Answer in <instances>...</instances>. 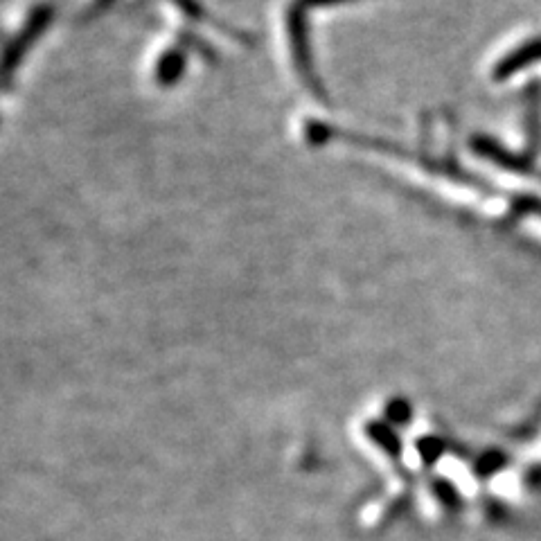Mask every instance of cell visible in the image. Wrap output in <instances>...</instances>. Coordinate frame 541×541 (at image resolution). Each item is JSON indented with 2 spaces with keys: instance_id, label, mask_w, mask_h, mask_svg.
I'll return each instance as SVG.
<instances>
[{
  "instance_id": "6da1fadb",
  "label": "cell",
  "mask_w": 541,
  "mask_h": 541,
  "mask_svg": "<svg viewBox=\"0 0 541 541\" xmlns=\"http://www.w3.org/2000/svg\"><path fill=\"white\" fill-rule=\"evenodd\" d=\"M537 61H541V39H532L528 43H523L517 50H512L508 57H503L494 68V77L508 79L512 75H517L521 68L537 64Z\"/></svg>"
},
{
  "instance_id": "7a4b0ae2",
  "label": "cell",
  "mask_w": 541,
  "mask_h": 541,
  "mask_svg": "<svg viewBox=\"0 0 541 541\" xmlns=\"http://www.w3.org/2000/svg\"><path fill=\"white\" fill-rule=\"evenodd\" d=\"M332 3H343V0H298L296 7L291 12H300V10H307V7H316V5H332Z\"/></svg>"
}]
</instances>
